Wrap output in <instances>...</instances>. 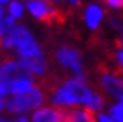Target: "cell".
<instances>
[{
  "instance_id": "obj_1",
  "label": "cell",
  "mask_w": 123,
  "mask_h": 122,
  "mask_svg": "<svg viewBox=\"0 0 123 122\" xmlns=\"http://www.w3.org/2000/svg\"><path fill=\"white\" fill-rule=\"evenodd\" d=\"M45 93L41 90V88H31L29 91L21 93V94H13V98H10L6 101V108L10 112H15V114H21V112H26L29 109H34V108H39L41 104L45 101Z\"/></svg>"
},
{
  "instance_id": "obj_2",
  "label": "cell",
  "mask_w": 123,
  "mask_h": 122,
  "mask_svg": "<svg viewBox=\"0 0 123 122\" xmlns=\"http://www.w3.org/2000/svg\"><path fill=\"white\" fill-rule=\"evenodd\" d=\"M26 7H28V10L37 20L47 23L49 26L62 24V23H65V20H67L65 12H62L58 8H54L49 2H44V0H29Z\"/></svg>"
},
{
  "instance_id": "obj_3",
  "label": "cell",
  "mask_w": 123,
  "mask_h": 122,
  "mask_svg": "<svg viewBox=\"0 0 123 122\" xmlns=\"http://www.w3.org/2000/svg\"><path fill=\"white\" fill-rule=\"evenodd\" d=\"M57 60L65 68H70L76 73V77L84 80V72L81 67V52L78 49H73L70 46H62L57 50Z\"/></svg>"
},
{
  "instance_id": "obj_4",
  "label": "cell",
  "mask_w": 123,
  "mask_h": 122,
  "mask_svg": "<svg viewBox=\"0 0 123 122\" xmlns=\"http://www.w3.org/2000/svg\"><path fill=\"white\" fill-rule=\"evenodd\" d=\"M100 83H102L105 91L110 93L112 96H117V98L123 96V78H120L113 72H110V70L109 72H102Z\"/></svg>"
},
{
  "instance_id": "obj_5",
  "label": "cell",
  "mask_w": 123,
  "mask_h": 122,
  "mask_svg": "<svg viewBox=\"0 0 123 122\" xmlns=\"http://www.w3.org/2000/svg\"><path fill=\"white\" fill-rule=\"evenodd\" d=\"M32 41V36H31V33L26 29L25 26H16V28H13L8 34L5 36L3 39V47H19V46H23V44L29 43Z\"/></svg>"
},
{
  "instance_id": "obj_6",
  "label": "cell",
  "mask_w": 123,
  "mask_h": 122,
  "mask_svg": "<svg viewBox=\"0 0 123 122\" xmlns=\"http://www.w3.org/2000/svg\"><path fill=\"white\" fill-rule=\"evenodd\" d=\"M21 60L25 62V65L29 70H32L37 75H44L45 70H47V64H45V59L42 57V54L31 55V57H23Z\"/></svg>"
},
{
  "instance_id": "obj_7",
  "label": "cell",
  "mask_w": 123,
  "mask_h": 122,
  "mask_svg": "<svg viewBox=\"0 0 123 122\" xmlns=\"http://www.w3.org/2000/svg\"><path fill=\"white\" fill-rule=\"evenodd\" d=\"M58 111L55 108H37V111L32 114V122H57Z\"/></svg>"
},
{
  "instance_id": "obj_8",
  "label": "cell",
  "mask_w": 123,
  "mask_h": 122,
  "mask_svg": "<svg viewBox=\"0 0 123 122\" xmlns=\"http://www.w3.org/2000/svg\"><path fill=\"white\" fill-rule=\"evenodd\" d=\"M102 20V10L97 5H89L86 10V23L91 29H96L99 26V21Z\"/></svg>"
},
{
  "instance_id": "obj_9",
  "label": "cell",
  "mask_w": 123,
  "mask_h": 122,
  "mask_svg": "<svg viewBox=\"0 0 123 122\" xmlns=\"http://www.w3.org/2000/svg\"><path fill=\"white\" fill-rule=\"evenodd\" d=\"M31 88H34V81H32V78H18V80L13 81L10 91H12L13 94H21V93L29 91Z\"/></svg>"
},
{
  "instance_id": "obj_10",
  "label": "cell",
  "mask_w": 123,
  "mask_h": 122,
  "mask_svg": "<svg viewBox=\"0 0 123 122\" xmlns=\"http://www.w3.org/2000/svg\"><path fill=\"white\" fill-rule=\"evenodd\" d=\"M37 54H42V52H41L39 44L34 43V41H29V43H26V44H23V46L18 47L19 57H31V55H37Z\"/></svg>"
},
{
  "instance_id": "obj_11",
  "label": "cell",
  "mask_w": 123,
  "mask_h": 122,
  "mask_svg": "<svg viewBox=\"0 0 123 122\" xmlns=\"http://www.w3.org/2000/svg\"><path fill=\"white\" fill-rule=\"evenodd\" d=\"M15 28V16H6V18H3L2 21H0V36L5 37L10 31Z\"/></svg>"
},
{
  "instance_id": "obj_12",
  "label": "cell",
  "mask_w": 123,
  "mask_h": 122,
  "mask_svg": "<svg viewBox=\"0 0 123 122\" xmlns=\"http://www.w3.org/2000/svg\"><path fill=\"white\" fill-rule=\"evenodd\" d=\"M102 104H104V96H102V94H92V96L87 99L86 106L91 108V109H94V111H99L102 108Z\"/></svg>"
},
{
  "instance_id": "obj_13",
  "label": "cell",
  "mask_w": 123,
  "mask_h": 122,
  "mask_svg": "<svg viewBox=\"0 0 123 122\" xmlns=\"http://www.w3.org/2000/svg\"><path fill=\"white\" fill-rule=\"evenodd\" d=\"M109 112H110V116L117 122H123V103L117 104V106H112Z\"/></svg>"
},
{
  "instance_id": "obj_14",
  "label": "cell",
  "mask_w": 123,
  "mask_h": 122,
  "mask_svg": "<svg viewBox=\"0 0 123 122\" xmlns=\"http://www.w3.org/2000/svg\"><path fill=\"white\" fill-rule=\"evenodd\" d=\"M8 8H10V13H12L15 18H21L23 16V7L19 5L18 2H12Z\"/></svg>"
},
{
  "instance_id": "obj_15",
  "label": "cell",
  "mask_w": 123,
  "mask_h": 122,
  "mask_svg": "<svg viewBox=\"0 0 123 122\" xmlns=\"http://www.w3.org/2000/svg\"><path fill=\"white\" fill-rule=\"evenodd\" d=\"M104 3L112 8H123V0H104Z\"/></svg>"
},
{
  "instance_id": "obj_16",
  "label": "cell",
  "mask_w": 123,
  "mask_h": 122,
  "mask_svg": "<svg viewBox=\"0 0 123 122\" xmlns=\"http://www.w3.org/2000/svg\"><path fill=\"white\" fill-rule=\"evenodd\" d=\"M99 122H117V121H113V119H110L109 116H105V114H99Z\"/></svg>"
},
{
  "instance_id": "obj_17",
  "label": "cell",
  "mask_w": 123,
  "mask_h": 122,
  "mask_svg": "<svg viewBox=\"0 0 123 122\" xmlns=\"http://www.w3.org/2000/svg\"><path fill=\"white\" fill-rule=\"evenodd\" d=\"M117 60L120 65H123V49H118L117 50Z\"/></svg>"
},
{
  "instance_id": "obj_18",
  "label": "cell",
  "mask_w": 123,
  "mask_h": 122,
  "mask_svg": "<svg viewBox=\"0 0 123 122\" xmlns=\"http://www.w3.org/2000/svg\"><path fill=\"white\" fill-rule=\"evenodd\" d=\"M3 20V7H0V21Z\"/></svg>"
},
{
  "instance_id": "obj_19",
  "label": "cell",
  "mask_w": 123,
  "mask_h": 122,
  "mask_svg": "<svg viewBox=\"0 0 123 122\" xmlns=\"http://www.w3.org/2000/svg\"><path fill=\"white\" fill-rule=\"evenodd\" d=\"M3 106H5V103H3V99H2V96H0V111L3 109Z\"/></svg>"
},
{
  "instance_id": "obj_20",
  "label": "cell",
  "mask_w": 123,
  "mask_h": 122,
  "mask_svg": "<svg viewBox=\"0 0 123 122\" xmlns=\"http://www.w3.org/2000/svg\"><path fill=\"white\" fill-rule=\"evenodd\" d=\"M16 122H28V121H26L25 117H19V119H18V121H16Z\"/></svg>"
},
{
  "instance_id": "obj_21",
  "label": "cell",
  "mask_w": 123,
  "mask_h": 122,
  "mask_svg": "<svg viewBox=\"0 0 123 122\" xmlns=\"http://www.w3.org/2000/svg\"><path fill=\"white\" fill-rule=\"evenodd\" d=\"M5 2H8V0H0V3H5Z\"/></svg>"
},
{
  "instance_id": "obj_22",
  "label": "cell",
  "mask_w": 123,
  "mask_h": 122,
  "mask_svg": "<svg viewBox=\"0 0 123 122\" xmlns=\"http://www.w3.org/2000/svg\"><path fill=\"white\" fill-rule=\"evenodd\" d=\"M0 122H8V121H3V119H0Z\"/></svg>"
},
{
  "instance_id": "obj_23",
  "label": "cell",
  "mask_w": 123,
  "mask_h": 122,
  "mask_svg": "<svg viewBox=\"0 0 123 122\" xmlns=\"http://www.w3.org/2000/svg\"><path fill=\"white\" fill-rule=\"evenodd\" d=\"M120 99H122V103H123V96H122V98H120Z\"/></svg>"
}]
</instances>
